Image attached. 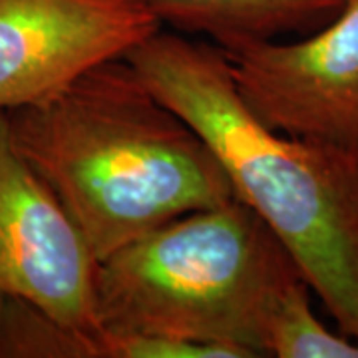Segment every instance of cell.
Segmentation results:
<instances>
[{
	"label": "cell",
	"instance_id": "1",
	"mask_svg": "<svg viewBox=\"0 0 358 358\" xmlns=\"http://www.w3.org/2000/svg\"><path fill=\"white\" fill-rule=\"evenodd\" d=\"M6 115L14 143L98 261L181 215L237 199L207 140L126 56Z\"/></svg>",
	"mask_w": 358,
	"mask_h": 358
},
{
	"label": "cell",
	"instance_id": "2",
	"mask_svg": "<svg viewBox=\"0 0 358 358\" xmlns=\"http://www.w3.org/2000/svg\"><path fill=\"white\" fill-rule=\"evenodd\" d=\"M126 58L207 140L235 197L285 245L338 333L358 341V162L261 124L217 46L159 30Z\"/></svg>",
	"mask_w": 358,
	"mask_h": 358
},
{
	"label": "cell",
	"instance_id": "3",
	"mask_svg": "<svg viewBox=\"0 0 358 358\" xmlns=\"http://www.w3.org/2000/svg\"><path fill=\"white\" fill-rule=\"evenodd\" d=\"M305 281L291 253L243 201L192 211L98 261L106 331L267 355L268 327Z\"/></svg>",
	"mask_w": 358,
	"mask_h": 358
},
{
	"label": "cell",
	"instance_id": "4",
	"mask_svg": "<svg viewBox=\"0 0 358 358\" xmlns=\"http://www.w3.org/2000/svg\"><path fill=\"white\" fill-rule=\"evenodd\" d=\"M243 103L279 134L334 148L358 162V0L294 42L221 50Z\"/></svg>",
	"mask_w": 358,
	"mask_h": 358
},
{
	"label": "cell",
	"instance_id": "5",
	"mask_svg": "<svg viewBox=\"0 0 358 358\" xmlns=\"http://www.w3.org/2000/svg\"><path fill=\"white\" fill-rule=\"evenodd\" d=\"M98 259L0 112V303L22 299L84 333H102Z\"/></svg>",
	"mask_w": 358,
	"mask_h": 358
},
{
	"label": "cell",
	"instance_id": "6",
	"mask_svg": "<svg viewBox=\"0 0 358 358\" xmlns=\"http://www.w3.org/2000/svg\"><path fill=\"white\" fill-rule=\"evenodd\" d=\"M162 26L141 0H0V112L50 98Z\"/></svg>",
	"mask_w": 358,
	"mask_h": 358
},
{
	"label": "cell",
	"instance_id": "7",
	"mask_svg": "<svg viewBox=\"0 0 358 358\" xmlns=\"http://www.w3.org/2000/svg\"><path fill=\"white\" fill-rule=\"evenodd\" d=\"M162 24L205 34L225 50L249 42L310 34L331 22L346 0H141Z\"/></svg>",
	"mask_w": 358,
	"mask_h": 358
},
{
	"label": "cell",
	"instance_id": "8",
	"mask_svg": "<svg viewBox=\"0 0 358 358\" xmlns=\"http://www.w3.org/2000/svg\"><path fill=\"white\" fill-rule=\"evenodd\" d=\"M0 358H120L112 331L92 334L22 299L0 303Z\"/></svg>",
	"mask_w": 358,
	"mask_h": 358
}]
</instances>
